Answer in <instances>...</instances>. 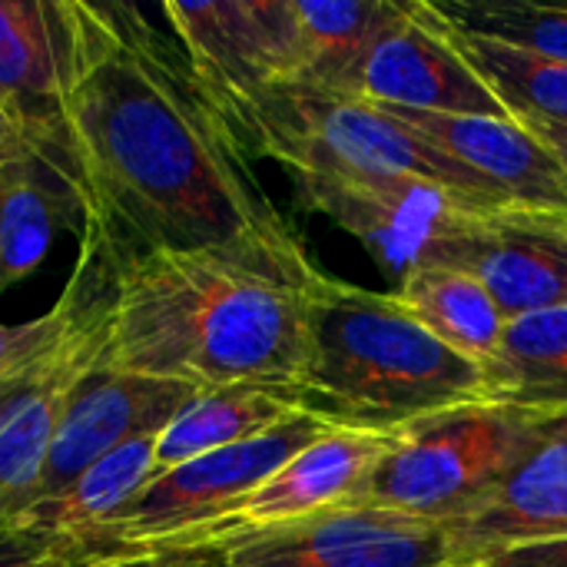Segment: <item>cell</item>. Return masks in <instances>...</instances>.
<instances>
[{
    "instance_id": "obj_4",
    "label": "cell",
    "mask_w": 567,
    "mask_h": 567,
    "mask_svg": "<svg viewBox=\"0 0 567 567\" xmlns=\"http://www.w3.org/2000/svg\"><path fill=\"white\" fill-rule=\"evenodd\" d=\"M219 116L246 153L276 159L289 176L309 169L412 176L449 189L475 209L512 206L465 166L359 96L269 86L223 106Z\"/></svg>"
},
{
    "instance_id": "obj_18",
    "label": "cell",
    "mask_w": 567,
    "mask_h": 567,
    "mask_svg": "<svg viewBox=\"0 0 567 567\" xmlns=\"http://www.w3.org/2000/svg\"><path fill=\"white\" fill-rule=\"evenodd\" d=\"M106 289V249L96 229L83 226L76 269L50 312L7 326L0 322V385L43 379L86 349Z\"/></svg>"
},
{
    "instance_id": "obj_7",
    "label": "cell",
    "mask_w": 567,
    "mask_h": 567,
    "mask_svg": "<svg viewBox=\"0 0 567 567\" xmlns=\"http://www.w3.org/2000/svg\"><path fill=\"white\" fill-rule=\"evenodd\" d=\"M292 179L306 209L352 233L399 282L432 266L455 216L475 209L449 189L412 176L309 169Z\"/></svg>"
},
{
    "instance_id": "obj_17",
    "label": "cell",
    "mask_w": 567,
    "mask_h": 567,
    "mask_svg": "<svg viewBox=\"0 0 567 567\" xmlns=\"http://www.w3.org/2000/svg\"><path fill=\"white\" fill-rule=\"evenodd\" d=\"M289 3V80L336 96H355V80L372 40L389 27L395 0H286Z\"/></svg>"
},
{
    "instance_id": "obj_24",
    "label": "cell",
    "mask_w": 567,
    "mask_h": 567,
    "mask_svg": "<svg viewBox=\"0 0 567 567\" xmlns=\"http://www.w3.org/2000/svg\"><path fill=\"white\" fill-rule=\"evenodd\" d=\"M439 30L455 47V53L472 66V73L488 86V93L505 106L512 120H551L567 123V63L532 53L525 47L465 30L439 13Z\"/></svg>"
},
{
    "instance_id": "obj_30",
    "label": "cell",
    "mask_w": 567,
    "mask_h": 567,
    "mask_svg": "<svg viewBox=\"0 0 567 567\" xmlns=\"http://www.w3.org/2000/svg\"><path fill=\"white\" fill-rule=\"evenodd\" d=\"M23 163H43L40 150L30 143V136L17 126V120L0 106V169L23 166ZM47 166V163H43Z\"/></svg>"
},
{
    "instance_id": "obj_8",
    "label": "cell",
    "mask_w": 567,
    "mask_h": 567,
    "mask_svg": "<svg viewBox=\"0 0 567 567\" xmlns=\"http://www.w3.org/2000/svg\"><path fill=\"white\" fill-rule=\"evenodd\" d=\"M73 30L66 0H0V106L47 169L86 203L70 136Z\"/></svg>"
},
{
    "instance_id": "obj_13",
    "label": "cell",
    "mask_w": 567,
    "mask_h": 567,
    "mask_svg": "<svg viewBox=\"0 0 567 567\" xmlns=\"http://www.w3.org/2000/svg\"><path fill=\"white\" fill-rule=\"evenodd\" d=\"M355 96L382 110L512 120L455 53L435 23L432 7L422 0L402 3L389 27L372 40L355 80Z\"/></svg>"
},
{
    "instance_id": "obj_23",
    "label": "cell",
    "mask_w": 567,
    "mask_h": 567,
    "mask_svg": "<svg viewBox=\"0 0 567 567\" xmlns=\"http://www.w3.org/2000/svg\"><path fill=\"white\" fill-rule=\"evenodd\" d=\"M395 296L442 346L462 359L478 369L495 359L508 316L475 276L449 266H422L399 282Z\"/></svg>"
},
{
    "instance_id": "obj_33",
    "label": "cell",
    "mask_w": 567,
    "mask_h": 567,
    "mask_svg": "<svg viewBox=\"0 0 567 567\" xmlns=\"http://www.w3.org/2000/svg\"><path fill=\"white\" fill-rule=\"evenodd\" d=\"M123 558H130V555H123ZM123 558H116V561H106V565H100V567H116Z\"/></svg>"
},
{
    "instance_id": "obj_27",
    "label": "cell",
    "mask_w": 567,
    "mask_h": 567,
    "mask_svg": "<svg viewBox=\"0 0 567 567\" xmlns=\"http://www.w3.org/2000/svg\"><path fill=\"white\" fill-rule=\"evenodd\" d=\"M126 551L53 538L20 525H0V567H100Z\"/></svg>"
},
{
    "instance_id": "obj_22",
    "label": "cell",
    "mask_w": 567,
    "mask_h": 567,
    "mask_svg": "<svg viewBox=\"0 0 567 567\" xmlns=\"http://www.w3.org/2000/svg\"><path fill=\"white\" fill-rule=\"evenodd\" d=\"M485 372V399L522 409H567V302L508 319Z\"/></svg>"
},
{
    "instance_id": "obj_29",
    "label": "cell",
    "mask_w": 567,
    "mask_h": 567,
    "mask_svg": "<svg viewBox=\"0 0 567 567\" xmlns=\"http://www.w3.org/2000/svg\"><path fill=\"white\" fill-rule=\"evenodd\" d=\"M478 567H567V538L512 545L485 558Z\"/></svg>"
},
{
    "instance_id": "obj_9",
    "label": "cell",
    "mask_w": 567,
    "mask_h": 567,
    "mask_svg": "<svg viewBox=\"0 0 567 567\" xmlns=\"http://www.w3.org/2000/svg\"><path fill=\"white\" fill-rule=\"evenodd\" d=\"M226 551L229 567H462L445 525L369 505L246 532Z\"/></svg>"
},
{
    "instance_id": "obj_1",
    "label": "cell",
    "mask_w": 567,
    "mask_h": 567,
    "mask_svg": "<svg viewBox=\"0 0 567 567\" xmlns=\"http://www.w3.org/2000/svg\"><path fill=\"white\" fill-rule=\"evenodd\" d=\"M70 136L86 226L120 249L276 252L299 246L199 86L169 27L123 0H66Z\"/></svg>"
},
{
    "instance_id": "obj_6",
    "label": "cell",
    "mask_w": 567,
    "mask_h": 567,
    "mask_svg": "<svg viewBox=\"0 0 567 567\" xmlns=\"http://www.w3.org/2000/svg\"><path fill=\"white\" fill-rule=\"evenodd\" d=\"M329 429L332 425L319 415L299 412L259 439L189 458L156 475L133 505L103 528L100 545L126 555L199 545L219 522L239 512L262 482Z\"/></svg>"
},
{
    "instance_id": "obj_12",
    "label": "cell",
    "mask_w": 567,
    "mask_h": 567,
    "mask_svg": "<svg viewBox=\"0 0 567 567\" xmlns=\"http://www.w3.org/2000/svg\"><path fill=\"white\" fill-rule=\"evenodd\" d=\"M159 13L216 110L289 80L286 0L163 3Z\"/></svg>"
},
{
    "instance_id": "obj_32",
    "label": "cell",
    "mask_w": 567,
    "mask_h": 567,
    "mask_svg": "<svg viewBox=\"0 0 567 567\" xmlns=\"http://www.w3.org/2000/svg\"><path fill=\"white\" fill-rule=\"evenodd\" d=\"M76 355H80V352H76ZM63 365H66V362H63ZM53 372H56V369H53ZM43 379H47V375H43ZM43 379H30V382H10V385H0V429H3V422H7V419H10V415L20 409V405H23V399H27V395H30V392H33V389H37Z\"/></svg>"
},
{
    "instance_id": "obj_25",
    "label": "cell",
    "mask_w": 567,
    "mask_h": 567,
    "mask_svg": "<svg viewBox=\"0 0 567 567\" xmlns=\"http://www.w3.org/2000/svg\"><path fill=\"white\" fill-rule=\"evenodd\" d=\"M93 362H96V329L86 349L73 355L66 365H60L56 372H50L23 399V405L3 422L0 429V525H7L20 512L27 495L33 492L47 465L60 419L66 412V402Z\"/></svg>"
},
{
    "instance_id": "obj_26",
    "label": "cell",
    "mask_w": 567,
    "mask_h": 567,
    "mask_svg": "<svg viewBox=\"0 0 567 567\" xmlns=\"http://www.w3.org/2000/svg\"><path fill=\"white\" fill-rule=\"evenodd\" d=\"M435 7L445 20L465 30L567 63V7H548L532 0H468Z\"/></svg>"
},
{
    "instance_id": "obj_10",
    "label": "cell",
    "mask_w": 567,
    "mask_h": 567,
    "mask_svg": "<svg viewBox=\"0 0 567 567\" xmlns=\"http://www.w3.org/2000/svg\"><path fill=\"white\" fill-rule=\"evenodd\" d=\"M475 276L508 319L567 302V213L532 206L465 209L435 262Z\"/></svg>"
},
{
    "instance_id": "obj_20",
    "label": "cell",
    "mask_w": 567,
    "mask_h": 567,
    "mask_svg": "<svg viewBox=\"0 0 567 567\" xmlns=\"http://www.w3.org/2000/svg\"><path fill=\"white\" fill-rule=\"evenodd\" d=\"M156 439H136L116 449L113 455L86 468L76 482L23 508L7 525L33 528L83 545H100L103 528L116 522L133 505V498L156 478Z\"/></svg>"
},
{
    "instance_id": "obj_14",
    "label": "cell",
    "mask_w": 567,
    "mask_h": 567,
    "mask_svg": "<svg viewBox=\"0 0 567 567\" xmlns=\"http://www.w3.org/2000/svg\"><path fill=\"white\" fill-rule=\"evenodd\" d=\"M449 535L455 561L475 567L512 545L567 538V409L548 412L538 442Z\"/></svg>"
},
{
    "instance_id": "obj_15",
    "label": "cell",
    "mask_w": 567,
    "mask_h": 567,
    "mask_svg": "<svg viewBox=\"0 0 567 567\" xmlns=\"http://www.w3.org/2000/svg\"><path fill=\"white\" fill-rule=\"evenodd\" d=\"M382 110V106H379ZM432 150L445 153L512 206L567 213V176L551 150L515 120L385 110Z\"/></svg>"
},
{
    "instance_id": "obj_16",
    "label": "cell",
    "mask_w": 567,
    "mask_h": 567,
    "mask_svg": "<svg viewBox=\"0 0 567 567\" xmlns=\"http://www.w3.org/2000/svg\"><path fill=\"white\" fill-rule=\"evenodd\" d=\"M395 435V432H392ZM385 432H359L332 425L299 455H292L269 482H262L226 522H219L203 542H229L246 532H262L289 522L312 518L319 512L349 505L372 468L392 445ZM199 542V545H203Z\"/></svg>"
},
{
    "instance_id": "obj_34",
    "label": "cell",
    "mask_w": 567,
    "mask_h": 567,
    "mask_svg": "<svg viewBox=\"0 0 567 567\" xmlns=\"http://www.w3.org/2000/svg\"><path fill=\"white\" fill-rule=\"evenodd\" d=\"M462 567H475V565H462Z\"/></svg>"
},
{
    "instance_id": "obj_19",
    "label": "cell",
    "mask_w": 567,
    "mask_h": 567,
    "mask_svg": "<svg viewBox=\"0 0 567 567\" xmlns=\"http://www.w3.org/2000/svg\"><path fill=\"white\" fill-rule=\"evenodd\" d=\"M299 412H306V402L296 385L233 382L199 389L156 439V475L189 458L259 439Z\"/></svg>"
},
{
    "instance_id": "obj_11",
    "label": "cell",
    "mask_w": 567,
    "mask_h": 567,
    "mask_svg": "<svg viewBox=\"0 0 567 567\" xmlns=\"http://www.w3.org/2000/svg\"><path fill=\"white\" fill-rule=\"evenodd\" d=\"M199 389L183 385V382L106 372V369H96V362H93L66 402V412L53 435L47 465H43L33 492L20 505V512L37 505L40 498L66 488L70 482H76L86 468H93L116 449H123L136 439L163 435V429L179 415V409Z\"/></svg>"
},
{
    "instance_id": "obj_31",
    "label": "cell",
    "mask_w": 567,
    "mask_h": 567,
    "mask_svg": "<svg viewBox=\"0 0 567 567\" xmlns=\"http://www.w3.org/2000/svg\"><path fill=\"white\" fill-rule=\"evenodd\" d=\"M515 123H522L528 133H535L551 150V156L558 159V166L567 176V123H551V120H515Z\"/></svg>"
},
{
    "instance_id": "obj_5",
    "label": "cell",
    "mask_w": 567,
    "mask_h": 567,
    "mask_svg": "<svg viewBox=\"0 0 567 567\" xmlns=\"http://www.w3.org/2000/svg\"><path fill=\"white\" fill-rule=\"evenodd\" d=\"M548 412L508 402H465L392 435L389 452L349 505L389 508L452 528L472 515L538 442Z\"/></svg>"
},
{
    "instance_id": "obj_3",
    "label": "cell",
    "mask_w": 567,
    "mask_h": 567,
    "mask_svg": "<svg viewBox=\"0 0 567 567\" xmlns=\"http://www.w3.org/2000/svg\"><path fill=\"white\" fill-rule=\"evenodd\" d=\"M296 389L306 412L329 425L392 435L485 399V372L442 346L395 292L322 276Z\"/></svg>"
},
{
    "instance_id": "obj_2",
    "label": "cell",
    "mask_w": 567,
    "mask_h": 567,
    "mask_svg": "<svg viewBox=\"0 0 567 567\" xmlns=\"http://www.w3.org/2000/svg\"><path fill=\"white\" fill-rule=\"evenodd\" d=\"M100 239L106 289L96 369L193 389L299 382L312 296L326 276L302 243L276 252H176Z\"/></svg>"
},
{
    "instance_id": "obj_21",
    "label": "cell",
    "mask_w": 567,
    "mask_h": 567,
    "mask_svg": "<svg viewBox=\"0 0 567 567\" xmlns=\"http://www.w3.org/2000/svg\"><path fill=\"white\" fill-rule=\"evenodd\" d=\"M76 226H86V203L43 163L0 169V292L33 276Z\"/></svg>"
},
{
    "instance_id": "obj_28",
    "label": "cell",
    "mask_w": 567,
    "mask_h": 567,
    "mask_svg": "<svg viewBox=\"0 0 567 567\" xmlns=\"http://www.w3.org/2000/svg\"><path fill=\"white\" fill-rule=\"evenodd\" d=\"M116 567H229V551L223 542H203V545H179V548L130 555Z\"/></svg>"
}]
</instances>
